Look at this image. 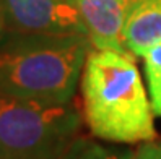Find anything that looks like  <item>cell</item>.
Masks as SVG:
<instances>
[{
  "label": "cell",
  "instance_id": "6da1fadb",
  "mask_svg": "<svg viewBox=\"0 0 161 159\" xmlns=\"http://www.w3.org/2000/svg\"><path fill=\"white\" fill-rule=\"evenodd\" d=\"M80 88L83 119L96 138L122 145L155 140V112L134 59L91 49Z\"/></svg>",
  "mask_w": 161,
  "mask_h": 159
},
{
  "label": "cell",
  "instance_id": "7a4b0ae2",
  "mask_svg": "<svg viewBox=\"0 0 161 159\" xmlns=\"http://www.w3.org/2000/svg\"><path fill=\"white\" fill-rule=\"evenodd\" d=\"M93 49L86 34H18L0 37V96L67 104Z\"/></svg>",
  "mask_w": 161,
  "mask_h": 159
},
{
  "label": "cell",
  "instance_id": "3957f363",
  "mask_svg": "<svg viewBox=\"0 0 161 159\" xmlns=\"http://www.w3.org/2000/svg\"><path fill=\"white\" fill-rule=\"evenodd\" d=\"M80 127L73 101L46 104L0 96V159H59Z\"/></svg>",
  "mask_w": 161,
  "mask_h": 159
},
{
  "label": "cell",
  "instance_id": "277c9868",
  "mask_svg": "<svg viewBox=\"0 0 161 159\" xmlns=\"http://www.w3.org/2000/svg\"><path fill=\"white\" fill-rule=\"evenodd\" d=\"M0 15L8 33L86 34L73 0H0Z\"/></svg>",
  "mask_w": 161,
  "mask_h": 159
},
{
  "label": "cell",
  "instance_id": "5b68a950",
  "mask_svg": "<svg viewBox=\"0 0 161 159\" xmlns=\"http://www.w3.org/2000/svg\"><path fill=\"white\" fill-rule=\"evenodd\" d=\"M85 24L93 49L112 50L134 59L124 39V28L130 10L127 0H73Z\"/></svg>",
  "mask_w": 161,
  "mask_h": 159
},
{
  "label": "cell",
  "instance_id": "8992f818",
  "mask_svg": "<svg viewBox=\"0 0 161 159\" xmlns=\"http://www.w3.org/2000/svg\"><path fill=\"white\" fill-rule=\"evenodd\" d=\"M124 39L129 50L137 57H143L151 47L161 44V0L132 2Z\"/></svg>",
  "mask_w": 161,
  "mask_h": 159
},
{
  "label": "cell",
  "instance_id": "52a82bcc",
  "mask_svg": "<svg viewBox=\"0 0 161 159\" xmlns=\"http://www.w3.org/2000/svg\"><path fill=\"white\" fill-rule=\"evenodd\" d=\"M59 159H134V151L127 148H112L90 138L77 136Z\"/></svg>",
  "mask_w": 161,
  "mask_h": 159
},
{
  "label": "cell",
  "instance_id": "ba28073f",
  "mask_svg": "<svg viewBox=\"0 0 161 159\" xmlns=\"http://www.w3.org/2000/svg\"><path fill=\"white\" fill-rule=\"evenodd\" d=\"M145 75L148 81V93L151 109L161 117V44L151 47L143 55Z\"/></svg>",
  "mask_w": 161,
  "mask_h": 159
},
{
  "label": "cell",
  "instance_id": "9c48e42d",
  "mask_svg": "<svg viewBox=\"0 0 161 159\" xmlns=\"http://www.w3.org/2000/svg\"><path fill=\"white\" fill-rule=\"evenodd\" d=\"M134 159H161V143L147 141L134 153Z\"/></svg>",
  "mask_w": 161,
  "mask_h": 159
},
{
  "label": "cell",
  "instance_id": "30bf717a",
  "mask_svg": "<svg viewBox=\"0 0 161 159\" xmlns=\"http://www.w3.org/2000/svg\"><path fill=\"white\" fill-rule=\"evenodd\" d=\"M2 28H3V20H2V15H0V33H2Z\"/></svg>",
  "mask_w": 161,
  "mask_h": 159
},
{
  "label": "cell",
  "instance_id": "8fae6325",
  "mask_svg": "<svg viewBox=\"0 0 161 159\" xmlns=\"http://www.w3.org/2000/svg\"><path fill=\"white\" fill-rule=\"evenodd\" d=\"M127 2H130V3H132V2H135V0H127Z\"/></svg>",
  "mask_w": 161,
  "mask_h": 159
}]
</instances>
